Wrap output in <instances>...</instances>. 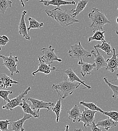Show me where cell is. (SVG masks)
<instances>
[{
    "instance_id": "cell-42",
    "label": "cell",
    "mask_w": 118,
    "mask_h": 131,
    "mask_svg": "<svg viewBox=\"0 0 118 131\" xmlns=\"http://www.w3.org/2000/svg\"><path fill=\"white\" fill-rule=\"evenodd\" d=\"M43 1V0H40V1Z\"/></svg>"
},
{
    "instance_id": "cell-40",
    "label": "cell",
    "mask_w": 118,
    "mask_h": 131,
    "mask_svg": "<svg viewBox=\"0 0 118 131\" xmlns=\"http://www.w3.org/2000/svg\"><path fill=\"white\" fill-rule=\"evenodd\" d=\"M117 80H118V74L117 75Z\"/></svg>"
},
{
    "instance_id": "cell-5",
    "label": "cell",
    "mask_w": 118,
    "mask_h": 131,
    "mask_svg": "<svg viewBox=\"0 0 118 131\" xmlns=\"http://www.w3.org/2000/svg\"><path fill=\"white\" fill-rule=\"evenodd\" d=\"M43 53V56L40 57V58L47 64L51 65L54 62H61L62 60L59 59L54 52L55 49L52 48V46L49 47H45L41 49Z\"/></svg>"
},
{
    "instance_id": "cell-9",
    "label": "cell",
    "mask_w": 118,
    "mask_h": 131,
    "mask_svg": "<svg viewBox=\"0 0 118 131\" xmlns=\"http://www.w3.org/2000/svg\"><path fill=\"white\" fill-rule=\"evenodd\" d=\"M27 100L30 101L32 105L34 111L39 115V111L41 109H46L47 112L50 110V107L54 105V104L51 102H45L42 100L35 98L28 97Z\"/></svg>"
},
{
    "instance_id": "cell-4",
    "label": "cell",
    "mask_w": 118,
    "mask_h": 131,
    "mask_svg": "<svg viewBox=\"0 0 118 131\" xmlns=\"http://www.w3.org/2000/svg\"><path fill=\"white\" fill-rule=\"evenodd\" d=\"M69 56L72 59L80 60H84L85 58H91L92 54L87 50L84 49L81 42L71 46L68 50Z\"/></svg>"
},
{
    "instance_id": "cell-37",
    "label": "cell",
    "mask_w": 118,
    "mask_h": 131,
    "mask_svg": "<svg viewBox=\"0 0 118 131\" xmlns=\"http://www.w3.org/2000/svg\"><path fill=\"white\" fill-rule=\"evenodd\" d=\"M116 22H117V23L118 24V17L117 18V19H116Z\"/></svg>"
},
{
    "instance_id": "cell-29",
    "label": "cell",
    "mask_w": 118,
    "mask_h": 131,
    "mask_svg": "<svg viewBox=\"0 0 118 131\" xmlns=\"http://www.w3.org/2000/svg\"><path fill=\"white\" fill-rule=\"evenodd\" d=\"M12 2L10 0H0V13L4 14L8 8H11Z\"/></svg>"
},
{
    "instance_id": "cell-18",
    "label": "cell",
    "mask_w": 118,
    "mask_h": 131,
    "mask_svg": "<svg viewBox=\"0 0 118 131\" xmlns=\"http://www.w3.org/2000/svg\"><path fill=\"white\" fill-rule=\"evenodd\" d=\"M19 83L13 80L5 73L0 74V88H7L12 86L13 84H18Z\"/></svg>"
},
{
    "instance_id": "cell-7",
    "label": "cell",
    "mask_w": 118,
    "mask_h": 131,
    "mask_svg": "<svg viewBox=\"0 0 118 131\" xmlns=\"http://www.w3.org/2000/svg\"><path fill=\"white\" fill-rule=\"evenodd\" d=\"M0 58L4 61L3 65L5 66L9 70V72H11L12 77H13L14 73L17 74L20 73L19 70L17 69V63L19 62L18 56H13L12 53L11 52L9 57L1 55Z\"/></svg>"
},
{
    "instance_id": "cell-24",
    "label": "cell",
    "mask_w": 118,
    "mask_h": 131,
    "mask_svg": "<svg viewBox=\"0 0 118 131\" xmlns=\"http://www.w3.org/2000/svg\"><path fill=\"white\" fill-rule=\"evenodd\" d=\"M98 49H101L108 56H111L112 54L113 49L112 48L111 45L110 43L107 42L106 40H104L102 42L101 45L98 44L96 46Z\"/></svg>"
},
{
    "instance_id": "cell-16",
    "label": "cell",
    "mask_w": 118,
    "mask_h": 131,
    "mask_svg": "<svg viewBox=\"0 0 118 131\" xmlns=\"http://www.w3.org/2000/svg\"><path fill=\"white\" fill-rule=\"evenodd\" d=\"M78 64L81 66V73L82 76L84 78L86 75H90L93 72L95 68H96L95 64H89L85 63L84 60H80L78 62Z\"/></svg>"
},
{
    "instance_id": "cell-36",
    "label": "cell",
    "mask_w": 118,
    "mask_h": 131,
    "mask_svg": "<svg viewBox=\"0 0 118 131\" xmlns=\"http://www.w3.org/2000/svg\"><path fill=\"white\" fill-rule=\"evenodd\" d=\"M65 127H66L65 131H68V130H69V126H68V125H67V126H65Z\"/></svg>"
},
{
    "instance_id": "cell-19",
    "label": "cell",
    "mask_w": 118,
    "mask_h": 131,
    "mask_svg": "<svg viewBox=\"0 0 118 131\" xmlns=\"http://www.w3.org/2000/svg\"><path fill=\"white\" fill-rule=\"evenodd\" d=\"M67 113L69 119L71 120L73 123H75L76 122H79L82 113H81L80 107L77 104L74 105L70 110L67 111Z\"/></svg>"
},
{
    "instance_id": "cell-21",
    "label": "cell",
    "mask_w": 118,
    "mask_h": 131,
    "mask_svg": "<svg viewBox=\"0 0 118 131\" xmlns=\"http://www.w3.org/2000/svg\"><path fill=\"white\" fill-rule=\"evenodd\" d=\"M89 0H80L78 2L77 6L75 9H72L71 10L72 15L75 18H76L86 7L87 6Z\"/></svg>"
},
{
    "instance_id": "cell-20",
    "label": "cell",
    "mask_w": 118,
    "mask_h": 131,
    "mask_svg": "<svg viewBox=\"0 0 118 131\" xmlns=\"http://www.w3.org/2000/svg\"><path fill=\"white\" fill-rule=\"evenodd\" d=\"M96 125L98 127L103 128L106 130L108 131L109 129L116 127L117 125V123L108 117L106 119L98 122L97 123Z\"/></svg>"
},
{
    "instance_id": "cell-15",
    "label": "cell",
    "mask_w": 118,
    "mask_h": 131,
    "mask_svg": "<svg viewBox=\"0 0 118 131\" xmlns=\"http://www.w3.org/2000/svg\"><path fill=\"white\" fill-rule=\"evenodd\" d=\"M32 117V115L26 113H24L23 118L19 119L17 121L12 123V130L14 131H24V124L27 119H29Z\"/></svg>"
},
{
    "instance_id": "cell-8",
    "label": "cell",
    "mask_w": 118,
    "mask_h": 131,
    "mask_svg": "<svg viewBox=\"0 0 118 131\" xmlns=\"http://www.w3.org/2000/svg\"><path fill=\"white\" fill-rule=\"evenodd\" d=\"M98 112L93 111L87 107L84 108L81 114V117L79 121V122H83L84 123V128H87L91 125L93 122L95 120V114Z\"/></svg>"
},
{
    "instance_id": "cell-11",
    "label": "cell",
    "mask_w": 118,
    "mask_h": 131,
    "mask_svg": "<svg viewBox=\"0 0 118 131\" xmlns=\"http://www.w3.org/2000/svg\"><path fill=\"white\" fill-rule=\"evenodd\" d=\"M38 61H39V64H38V69L36 71L32 73V75L33 76H35L36 74L38 73H43L45 74L48 75L50 73L51 71H60L55 67H52L51 65L47 64L40 58V57H38Z\"/></svg>"
},
{
    "instance_id": "cell-27",
    "label": "cell",
    "mask_w": 118,
    "mask_h": 131,
    "mask_svg": "<svg viewBox=\"0 0 118 131\" xmlns=\"http://www.w3.org/2000/svg\"><path fill=\"white\" fill-rule=\"evenodd\" d=\"M103 80L106 84L109 87V88L112 90L113 92V95H112V98L115 100L118 98V86L114 85L111 83L107 77H104Z\"/></svg>"
},
{
    "instance_id": "cell-12",
    "label": "cell",
    "mask_w": 118,
    "mask_h": 131,
    "mask_svg": "<svg viewBox=\"0 0 118 131\" xmlns=\"http://www.w3.org/2000/svg\"><path fill=\"white\" fill-rule=\"evenodd\" d=\"M113 54L111 59H108L107 61V66L106 70L111 73L117 71L118 69V53H116V49L113 48Z\"/></svg>"
},
{
    "instance_id": "cell-3",
    "label": "cell",
    "mask_w": 118,
    "mask_h": 131,
    "mask_svg": "<svg viewBox=\"0 0 118 131\" xmlns=\"http://www.w3.org/2000/svg\"><path fill=\"white\" fill-rule=\"evenodd\" d=\"M81 85V84L79 82H71L68 80V78L65 77L63 81L53 84L52 88L56 91L60 98L64 99L68 96L72 95Z\"/></svg>"
},
{
    "instance_id": "cell-41",
    "label": "cell",
    "mask_w": 118,
    "mask_h": 131,
    "mask_svg": "<svg viewBox=\"0 0 118 131\" xmlns=\"http://www.w3.org/2000/svg\"><path fill=\"white\" fill-rule=\"evenodd\" d=\"M1 49H2V48H1V47H0V51L1 50Z\"/></svg>"
},
{
    "instance_id": "cell-14",
    "label": "cell",
    "mask_w": 118,
    "mask_h": 131,
    "mask_svg": "<svg viewBox=\"0 0 118 131\" xmlns=\"http://www.w3.org/2000/svg\"><path fill=\"white\" fill-rule=\"evenodd\" d=\"M39 3H43L45 6H49L50 5L55 6L56 7H60L61 6L74 5L76 3L74 1H65V0H46L38 2Z\"/></svg>"
},
{
    "instance_id": "cell-32",
    "label": "cell",
    "mask_w": 118,
    "mask_h": 131,
    "mask_svg": "<svg viewBox=\"0 0 118 131\" xmlns=\"http://www.w3.org/2000/svg\"><path fill=\"white\" fill-rule=\"evenodd\" d=\"M11 120H0V130L1 131H9L8 126L10 124Z\"/></svg>"
},
{
    "instance_id": "cell-44",
    "label": "cell",
    "mask_w": 118,
    "mask_h": 131,
    "mask_svg": "<svg viewBox=\"0 0 118 131\" xmlns=\"http://www.w3.org/2000/svg\"></svg>"
},
{
    "instance_id": "cell-31",
    "label": "cell",
    "mask_w": 118,
    "mask_h": 131,
    "mask_svg": "<svg viewBox=\"0 0 118 131\" xmlns=\"http://www.w3.org/2000/svg\"><path fill=\"white\" fill-rule=\"evenodd\" d=\"M13 92L11 90H0V97L2 98L5 101H8L10 99L8 97L9 95L12 94Z\"/></svg>"
},
{
    "instance_id": "cell-17",
    "label": "cell",
    "mask_w": 118,
    "mask_h": 131,
    "mask_svg": "<svg viewBox=\"0 0 118 131\" xmlns=\"http://www.w3.org/2000/svg\"><path fill=\"white\" fill-rule=\"evenodd\" d=\"M65 74L68 76V79L69 81L72 82H77L83 84L88 89H91V86L86 84L84 81L82 80L76 74L75 72L71 68H68L64 71Z\"/></svg>"
},
{
    "instance_id": "cell-23",
    "label": "cell",
    "mask_w": 118,
    "mask_h": 131,
    "mask_svg": "<svg viewBox=\"0 0 118 131\" xmlns=\"http://www.w3.org/2000/svg\"><path fill=\"white\" fill-rule=\"evenodd\" d=\"M28 20L29 22V25L27 28L28 32H29L31 29L42 28L44 25L43 22H38L33 18H32L30 17H28Z\"/></svg>"
},
{
    "instance_id": "cell-30",
    "label": "cell",
    "mask_w": 118,
    "mask_h": 131,
    "mask_svg": "<svg viewBox=\"0 0 118 131\" xmlns=\"http://www.w3.org/2000/svg\"><path fill=\"white\" fill-rule=\"evenodd\" d=\"M103 115H105L113 120H114L116 123H118V112L117 111H110V112H104L102 114Z\"/></svg>"
},
{
    "instance_id": "cell-25",
    "label": "cell",
    "mask_w": 118,
    "mask_h": 131,
    "mask_svg": "<svg viewBox=\"0 0 118 131\" xmlns=\"http://www.w3.org/2000/svg\"><path fill=\"white\" fill-rule=\"evenodd\" d=\"M106 32L105 31L103 30H98L94 33V34L89 37L88 39V42H90L91 41H100L102 42L105 40L104 33Z\"/></svg>"
},
{
    "instance_id": "cell-35",
    "label": "cell",
    "mask_w": 118,
    "mask_h": 131,
    "mask_svg": "<svg viewBox=\"0 0 118 131\" xmlns=\"http://www.w3.org/2000/svg\"><path fill=\"white\" fill-rule=\"evenodd\" d=\"M29 1V0H25V1L26 2H28ZM19 1L20 2V3H21V5L22 6V7H25V4H24V0H19Z\"/></svg>"
},
{
    "instance_id": "cell-34",
    "label": "cell",
    "mask_w": 118,
    "mask_h": 131,
    "mask_svg": "<svg viewBox=\"0 0 118 131\" xmlns=\"http://www.w3.org/2000/svg\"><path fill=\"white\" fill-rule=\"evenodd\" d=\"M90 128H91V130L92 131H101L102 129H100L99 128V127H98L96 124H95V120L93 122L91 125L90 126Z\"/></svg>"
},
{
    "instance_id": "cell-13",
    "label": "cell",
    "mask_w": 118,
    "mask_h": 131,
    "mask_svg": "<svg viewBox=\"0 0 118 131\" xmlns=\"http://www.w3.org/2000/svg\"><path fill=\"white\" fill-rule=\"evenodd\" d=\"M27 14V11H23L22 13L21 17L19 24V33L22 35L26 40H30V37L28 33V30L25 22V17Z\"/></svg>"
},
{
    "instance_id": "cell-26",
    "label": "cell",
    "mask_w": 118,
    "mask_h": 131,
    "mask_svg": "<svg viewBox=\"0 0 118 131\" xmlns=\"http://www.w3.org/2000/svg\"><path fill=\"white\" fill-rule=\"evenodd\" d=\"M81 105H83L84 107L88 108V109L93 111H97L98 112H100L101 114L104 113V111L101 110V108L98 107L96 103L93 102H86L84 101H81L80 102Z\"/></svg>"
},
{
    "instance_id": "cell-6",
    "label": "cell",
    "mask_w": 118,
    "mask_h": 131,
    "mask_svg": "<svg viewBox=\"0 0 118 131\" xmlns=\"http://www.w3.org/2000/svg\"><path fill=\"white\" fill-rule=\"evenodd\" d=\"M31 88L28 87L26 90L23 91L20 95L17 96L15 98L10 99L7 103L4 105L2 108L4 110H7L10 111H13L14 109L17 106H21L23 103V99L25 98V96L27 94L28 92L30 91Z\"/></svg>"
},
{
    "instance_id": "cell-39",
    "label": "cell",
    "mask_w": 118,
    "mask_h": 131,
    "mask_svg": "<svg viewBox=\"0 0 118 131\" xmlns=\"http://www.w3.org/2000/svg\"><path fill=\"white\" fill-rule=\"evenodd\" d=\"M116 34L118 35V30H116Z\"/></svg>"
},
{
    "instance_id": "cell-10",
    "label": "cell",
    "mask_w": 118,
    "mask_h": 131,
    "mask_svg": "<svg viewBox=\"0 0 118 131\" xmlns=\"http://www.w3.org/2000/svg\"><path fill=\"white\" fill-rule=\"evenodd\" d=\"M94 48L96 50L97 53H96L94 50H91V53L95 57L94 61L96 65V70L99 71L102 68H106L107 66V63L102 54L99 51L98 48H97L96 46H94Z\"/></svg>"
},
{
    "instance_id": "cell-28",
    "label": "cell",
    "mask_w": 118,
    "mask_h": 131,
    "mask_svg": "<svg viewBox=\"0 0 118 131\" xmlns=\"http://www.w3.org/2000/svg\"><path fill=\"white\" fill-rule=\"evenodd\" d=\"M61 100L62 99L60 98L58 101L56 102L55 105L53 106V107L52 108V112L55 113L56 118V123H58L59 120V117H60V112L61 111Z\"/></svg>"
},
{
    "instance_id": "cell-22",
    "label": "cell",
    "mask_w": 118,
    "mask_h": 131,
    "mask_svg": "<svg viewBox=\"0 0 118 131\" xmlns=\"http://www.w3.org/2000/svg\"><path fill=\"white\" fill-rule=\"evenodd\" d=\"M20 107L22 108L24 113L32 115V116H33L35 118H38L39 117V115L35 112L34 110L31 107V106L27 102L25 98L23 99V103L22 106H21Z\"/></svg>"
},
{
    "instance_id": "cell-33",
    "label": "cell",
    "mask_w": 118,
    "mask_h": 131,
    "mask_svg": "<svg viewBox=\"0 0 118 131\" xmlns=\"http://www.w3.org/2000/svg\"><path fill=\"white\" fill-rule=\"evenodd\" d=\"M9 41V38L6 35L0 36V46H5Z\"/></svg>"
},
{
    "instance_id": "cell-43",
    "label": "cell",
    "mask_w": 118,
    "mask_h": 131,
    "mask_svg": "<svg viewBox=\"0 0 118 131\" xmlns=\"http://www.w3.org/2000/svg\"><path fill=\"white\" fill-rule=\"evenodd\" d=\"M0 131H1V130H0Z\"/></svg>"
},
{
    "instance_id": "cell-2",
    "label": "cell",
    "mask_w": 118,
    "mask_h": 131,
    "mask_svg": "<svg viewBox=\"0 0 118 131\" xmlns=\"http://www.w3.org/2000/svg\"><path fill=\"white\" fill-rule=\"evenodd\" d=\"M88 17L90 21L89 27L94 33L98 30H103L104 25L111 24L104 14L97 8L92 9V11L88 14Z\"/></svg>"
},
{
    "instance_id": "cell-38",
    "label": "cell",
    "mask_w": 118,
    "mask_h": 131,
    "mask_svg": "<svg viewBox=\"0 0 118 131\" xmlns=\"http://www.w3.org/2000/svg\"><path fill=\"white\" fill-rule=\"evenodd\" d=\"M74 130H75V131H78V130H82V129H75Z\"/></svg>"
},
{
    "instance_id": "cell-1",
    "label": "cell",
    "mask_w": 118,
    "mask_h": 131,
    "mask_svg": "<svg viewBox=\"0 0 118 131\" xmlns=\"http://www.w3.org/2000/svg\"><path fill=\"white\" fill-rule=\"evenodd\" d=\"M45 13L50 17L53 18L62 27H66L79 21L72 15L71 10L67 9H61L60 7H56L52 10H45Z\"/></svg>"
}]
</instances>
